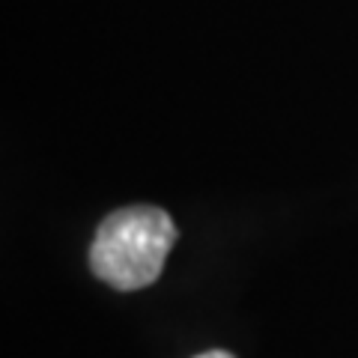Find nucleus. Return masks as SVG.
<instances>
[{
  "label": "nucleus",
  "instance_id": "nucleus-1",
  "mask_svg": "<svg viewBox=\"0 0 358 358\" xmlns=\"http://www.w3.org/2000/svg\"><path fill=\"white\" fill-rule=\"evenodd\" d=\"M179 239L173 218L159 206H126L99 224L90 245V268L108 287L131 293L159 281Z\"/></svg>",
  "mask_w": 358,
  "mask_h": 358
},
{
  "label": "nucleus",
  "instance_id": "nucleus-2",
  "mask_svg": "<svg viewBox=\"0 0 358 358\" xmlns=\"http://www.w3.org/2000/svg\"><path fill=\"white\" fill-rule=\"evenodd\" d=\"M194 358H236L233 352H224V350H209V352H200Z\"/></svg>",
  "mask_w": 358,
  "mask_h": 358
}]
</instances>
